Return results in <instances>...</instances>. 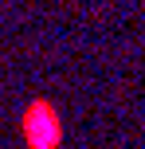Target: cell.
Returning <instances> with one entry per match:
<instances>
[{
	"instance_id": "cell-1",
	"label": "cell",
	"mask_w": 145,
	"mask_h": 149,
	"mask_svg": "<svg viewBox=\"0 0 145 149\" xmlns=\"http://www.w3.org/2000/svg\"><path fill=\"white\" fill-rule=\"evenodd\" d=\"M20 130H24V145L28 149H59L63 145V118L55 110V102L47 98H31L28 110L20 118Z\"/></svg>"
}]
</instances>
